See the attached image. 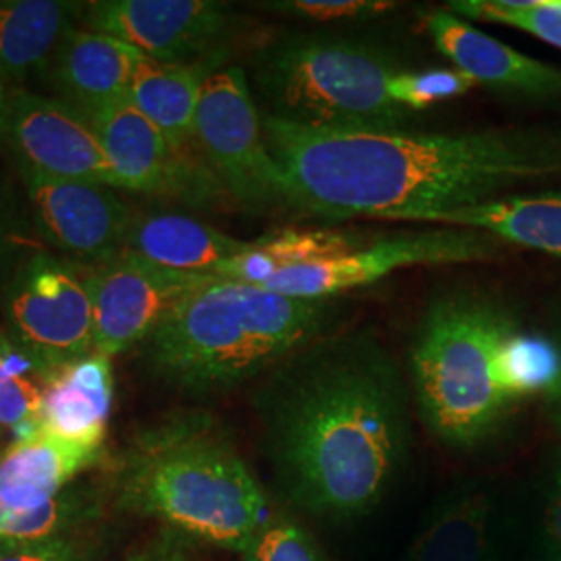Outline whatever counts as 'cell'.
Listing matches in <instances>:
<instances>
[{
    "instance_id": "obj_18",
    "label": "cell",
    "mask_w": 561,
    "mask_h": 561,
    "mask_svg": "<svg viewBox=\"0 0 561 561\" xmlns=\"http://www.w3.org/2000/svg\"><path fill=\"white\" fill-rule=\"evenodd\" d=\"M101 454L34 431L0 456V520L55 502Z\"/></svg>"
},
{
    "instance_id": "obj_6",
    "label": "cell",
    "mask_w": 561,
    "mask_h": 561,
    "mask_svg": "<svg viewBox=\"0 0 561 561\" xmlns=\"http://www.w3.org/2000/svg\"><path fill=\"white\" fill-rule=\"evenodd\" d=\"M400 71L396 57L379 46L300 34L262 50L254 81L266 117L306 129L400 131L410 111L387 94Z\"/></svg>"
},
{
    "instance_id": "obj_32",
    "label": "cell",
    "mask_w": 561,
    "mask_h": 561,
    "mask_svg": "<svg viewBox=\"0 0 561 561\" xmlns=\"http://www.w3.org/2000/svg\"><path fill=\"white\" fill-rule=\"evenodd\" d=\"M123 561H194L185 545V537L175 530H162L140 549L129 553Z\"/></svg>"
},
{
    "instance_id": "obj_30",
    "label": "cell",
    "mask_w": 561,
    "mask_h": 561,
    "mask_svg": "<svg viewBox=\"0 0 561 561\" xmlns=\"http://www.w3.org/2000/svg\"><path fill=\"white\" fill-rule=\"evenodd\" d=\"M271 11L310 21L366 20L398 9L389 0H287L266 4Z\"/></svg>"
},
{
    "instance_id": "obj_24",
    "label": "cell",
    "mask_w": 561,
    "mask_h": 561,
    "mask_svg": "<svg viewBox=\"0 0 561 561\" xmlns=\"http://www.w3.org/2000/svg\"><path fill=\"white\" fill-rule=\"evenodd\" d=\"M493 507L484 493H466L437 507L405 561H489Z\"/></svg>"
},
{
    "instance_id": "obj_33",
    "label": "cell",
    "mask_w": 561,
    "mask_h": 561,
    "mask_svg": "<svg viewBox=\"0 0 561 561\" xmlns=\"http://www.w3.org/2000/svg\"><path fill=\"white\" fill-rule=\"evenodd\" d=\"M547 533L561 558V466L556 474V484L547 505Z\"/></svg>"
},
{
    "instance_id": "obj_3",
    "label": "cell",
    "mask_w": 561,
    "mask_h": 561,
    "mask_svg": "<svg viewBox=\"0 0 561 561\" xmlns=\"http://www.w3.org/2000/svg\"><path fill=\"white\" fill-rule=\"evenodd\" d=\"M121 507L161 520L185 539L241 553L271 516L236 445L206 416L150 426L123 456Z\"/></svg>"
},
{
    "instance_id": "obj_29",
    "label": "cell",
    "mask_w": 561,
    "mask_h": 561,
    "mask_svg": "<svg viewBox=\"0 0 561 561\" xmlns=\"http://www.w3.org/2000/svg\"><path fill=\"white\" fill-rule=\"evenodd\" d=\"M243 561H327L312 537L285 514H271L241 551Z\"/></svg>"
},
{
    "instance_id": "obj_10",
    "label": "cell",
    "mask_w": 561,
    "mask_h": 561,
    "mask_svg": "<svg viewBox=\"0 0 561 561\" xmlns=\"http://www.w3.org/2000/svg\"><path fill=\"white\" fill-rule=\"evenodd\" d=\"M208 280L210 277L171 271L125 250L96 264L88 271L96 354L115 358L140 345L190 291Z\"/></svg>"
},
{
    "instance_id": "obj_2",
    "label": "cell",
    "mask_w": 561,
    "mask_h": 561,
    "mask_svg": "<svg viewBox=\"0 0 561 561\" xmlns=\"http://www.w3.org/2000/svg\"><path fill=\"white\" fill-rule=\"evenodd\" d=\"M271 456L306 512L350 520L381 502L410 443L400 375L377 341L347 337L304 356L268 416Z\"/></svg>"
},
{
    "instance_id": "obj_25",
    "label": "cell",
    "mask_w": 561,
    "mask_h": 561,
    "mask_svg": "<svg viewBox=\"0 0 561 561\" xmlns=\"http://www.w3.org/2000/svg\"><path fill=\"white\" fill-rule=\"evenodd\" d=\"M44 379L0 329V426L15 439L38 431Z\"/></svg>"
},
{
    "instance_id": "obj_11",
    "label": "cell",
    "mask_w": 561,
    "mask_h": 561,
    "mask_svg": "<svg viewBox=\"0 0 561 561\" xmlns=\"http://www.w3.org/2000/svg\"><path fill=\"white\" fill-rule=\"evenodd\" d=\"M85 119L101 138L119 190L187 202L208 201L225 192L204 162L178 150L129 99L111 102Z\"/></svg>"
},
{
    "instance_id": "obj_20",
    "label": "cell",
    "mask_w": 561,
    "mask_h": 561,
    "mask_svg": "<svg viewBox=\"0 0 561 561\" xmlns=\"http://www.w3.org/2000/svg\"><path fill=\"white\" fill-rule=\"evenodd\" d=\"M213 71L204 60L164 62L141 55L129 101L178 150L192 152L196 150V115L204 81Z\"/></svg>"
},
{
    "instance_id": "obj_4",
    "label": "cell",
    "mask_w": 561,
    "mask_h": 561,
    "mask_svg": "<svg viewBox=\"0 0 561 561\" xmlns=\"http://www.w3.org/2000/svg\"><path fill=\"white\" fill-rule=\"evenodd\" d=\"M329 308V298H289L250 283L210 279L167 314L144 341V352L181 389H227L300 354L319 335Z\"/></svg>"
},
{
    "instance_id": "obj_23",
    "label": "cell",
    "mask_w": 561,
    "mask_h": 561,
    "mask_svg": "<svg viewBox=\"0 0 561 561\" xmlns=\"http://www.w3.org/2000/svg\"><path fill=\"white\" fill-rule=\"evenodd\" d=\"M358 248L360 243L352 236L333 229H285L250 241L240 256L222 264L213 279L262 285L287 268L327 261Z\"/></svg>"
},
{
    "instance_id": "obj_19",
    "label": "cell",
    "mask_w": 561,
    "mask_h": 561,
    "mask_svg": "<svg viewBox=\"0 0 561 561\" xmlns=\"http://www.w3.org/2000/svg\"><path fill=\"white\" fill-rule=\"evenodd\" d=\"M250 241L183 215H141L129 222L123 250L164 268L215 277Z\"/></svg>"
},
{
    "instance_id": "obj_27",
    "label": "cell",
    "mask_w": 561,
    "mask_h": 561,
    "mask_svg": "<svg viewBox=\"0 0 561 561\" xmlns=\"http://www.w3.org/2000/svg\"><path fill=\"white\" fill-rule=\"evenodd\" d=\"M503 379L514 401L560 382L561 362L547 341L533 340L514 331L502 354Z\"/></svg>"
},
{
    "instance_id": "obj_9",
    "label": "cell",
    "mask_w": 561,
    "mask_h": 561,
    "mask_svg": "<svg viewBox=\"0 0 561 561\" xmlns=\"http://www.w3.org/2000/svg\"><path fill=\"white\" fill-rule=\"evenodd\" d=\"M491 238L479 231L439 229L400 236L352 250L327 261L287 268L264 280L262 289L289 298H331L350 289L373 285L391 273L416 264H456L484 261L493 254Z\"/></svg>"
},
{
    "instance_id": "obj_16",
    "label": "cell",
    "mask_w": 561,
    "mask_h": 561,
    "mask_svg": "<svg viewBox=\"0 0 561 561\" xmlns=\"http://www.w3.org/2000/svg\"><path fill=\"white\" fill-rule=\"evenodd\" d=\"M111 358L92 354L53 373L44 381L38 431L101 454L113 410Z\"/></svg>"
},
{
    "instance_id": "obj_22",
    "label": "cell",
    "mask_w": 561,
    "mask_h": 561,
    "mask_svg": "<svg viewBox=\"0 0 561 561\" xmlns=\"http://www.w3.org/2000/svg\"><path fill=\"white\" fill-rule=\"evenodd\" d=\"M412 222L454 225L484 231L524 248L561 256V194L541 198H503L421 215Z\"/></svg>"
},
{
    "instance_id": "obj_36",
    "label": "cell",
    "mask_w": 561,
    "mask_h": 561,
    "mask_svg": "<svg viewBox=\"0 0 561 561\" xmlns=\"http://www.w3.org/2000/svg\"><path fill=\"white\" fill-rule=\"evenodd\" d=\"M558 385H560V393H561V377H560V382H558Z\"/></svg>"
},
{
    "instance_id": "obj_17",
    "label": "cell",
    "mask_w": 561,
    "mask_h": 561,
    "mask_svg": "<svg viewBox=\"0 0 561 561\" xmlns=\"http://www.w3.org/2000/svg\"><path fill=\"white\" fill-rule=\"evenodd\" d=\"M140 50L108 34L73 27L53 57V80L67 104L83 117L129 99Z\"/></svg>"
},
{
    "instance_id": "obj_28",
    "label": "cell",
    "mask_w": 561,
    "mask_h": 561,
    "mask_svg": "<svg viewBox=\"0 0 561 561\" xmlns=\"http://www.w3.org/2000/svg\"><path fill=\"white\" fill-rule=\"evenodd\" d=\"M479 83L458 69L400 71L387 83V94L405 111H424L433 104L468 94Z\"/></svg>"
},
{
    "instance_id": "obj_14",
    "label": "cell",
    "mask_w": 561,
    "mask_h": 561,
    "mask_svg": "<svg viewBox=\"0 0 561 561\" xmlns=\"http://www.w3.org/2000/svg\"><path fill=\"white\" fill-rule=\"evenodd\" d=\"M20 169L38 227L59 250L94 266L123 252L134 215L108 187Z\"/></svg>"
},
{
    "instance_id": "obj_21",
    "label": "cell",
    "mask_w": 561,
    "mask_h": 561,
    "mask_svg": "<svg viewBox=\"0 0 561 561\" xmlns=\"http://www.w3.org/2000/svg\"><path fill=\"white\" fill-rule=\"evenodd\" d=\"M83 9L62 0H0V80L9 90L53 60Z\"/></svg>"
},
{
    "instance_id": "obj_34",
    "label": "cell",
    "mask_w": 561,
    "mask_h": 561,
    "mask_svg": "<svg viewBox=\"0 0 561 561\" xmlns=\"http://www.w3.org/2000/svg\"><path fill=\"white\" fill-rule=\"evenodd\" d=\"M11 92H13V90H9V85L0 80V144L7 141V121H9Z\"/></svg>"
},
{
    "instance_id": "obj_26",
    "label": "cell",
    "mask_w": 561,
    "mask_h": 561,
    "mask_svg": "<svg viewBox=\"0 0 561 561\" xmlns=\"http://www.w3.org/2000/svg\"><path fill=\"white\" fill-rule=\"evenodd\" d=\"M445 9L458 18L518 27L561 48V0H454Z\"/></svg>"
},
{
    "instance_id": "obj_12",
    "label": "cell",
    "mask_w": 561,
    "mask_h": 561,
    "mask_svg": "<svg viewBox=\"0 0 561 561\" xmlns=\"http://www.w3.org/2000/svg\"><path fill=\"white\" fill-rule=\"evenodd\" d=\"M7 141L20 164L42 175L119 190L117 173L96 129L65 101L13 90Z\"/></svg>"
},
{
    "instance_id": "obj_31",
    "label": "cell",
    "mask_w": 561,
    "mask_h": 561,
    "mask_svg": "<svg viewBox=\"0 0 561 561\" xmlns=\"http://www.w3.org/2000/svg\"><path fill=\"white\" fill-rule=\"evenodd\" d=\"M0 561H90V551L78 533H71L50 541L4 549L0 551Z\"/></svg>"
},
{
    "instance_id": "obj_8",
    "label": "cell",
    "mask_w": 561,
    "mask_h": 561,
    "mask_svg": "<svg viewBox=\"0 0 561 561\" xmlns=\"http://www.w3.org/2000/svg\"><path fill=\"white\" fill-rule=\"evenodd\" d=\"M196 150L236 201L248 206L287 204L283 175L264 140L261 111L240 67L215 69L204 81Z\"/></svg>"
},
{
    "instance_id": "obj_1",
    "label": "cell",
    "mask_w": 561,
    "mask_h": 561,
    "mask_svg": "<svg viewBox=\"0 0 561 561\" xmlns=\"http://www.w3.org/2000/svg\"><path fill=\"white\" fill-rule=\"evenodd\" d=\"M262 129L287 206L327 219L414 221L561 169L539 141L505 131H329L266 115Z\"/></svg>"
},
{
    "instance_id": "obj_5",
    "label": "cell",
    "mask_w": 561,
    "mask_h": 561,
    "mask_svg": "<svg viewBox=\"0 0 561 561\" xmlns=\"http://www.w3.org/2000/svg\"><path fill=\"white\" fill-rule=\"evenodd\" d=\"M516 324L489 301L447 296L421 322L410 370L426 426L451 447L486 439L516 403L502 354Z\"/></svg>"
},
{
    "instance_id": "obj_35",
    "label": "cell",
    "mask_w": 561,
    "mask_h": 561,
    "mask_svg": "<svg viewBox=\"0 0 561 561\" xmlns=\"http://www.w3.org/2000/svg\"><path fill=\"white\" fill-rule=\"evenodd\" d=\"M560 398H561V393H560ZM558 419H560V422H561V403H560V416H558Z\"/></svg>"
},
{
    "instance_id": "obj_13",
    "label": "cell",
    "mask_w": 561,
    "mask_h": 561,
    "mask_svg": "<svg viewBox=\"0 0 561 561\" xmlns=\"http://www.w3.org/2000/svg\"><path fill=\"white\" fill-rule=\"evenodd\" d=\"M83 23L134 46L144 57L194 62L227 34L231 13L213 0H101L85 4Z\"/></svg>"
},
{
    "instance_id": "obj_15",
    "label": "cell",
    "mask_w": 561,
    "mask_h": 561,
    "mask_svg": "<svg viewBox=\"0 0 561 561\" xmlns=\"http://www.w3.org/2000/svg\"><path fill=\"white\" fill-rule=\"evenodd\" d=\"M426 30L439 53L479 85L510 88L535 96L561 94V71L486 36L449 11H433Z\"/></svg>"
},
{
    "instance_id": "obj_7",
    "label": "cell",
    "mask_w": 561,
    "mask_h": 561,
    "mask_svg": "<svg viewBox=\"0 0 561 561\" xmlns=\"http://www.w3.org/2000/svg\"><path fill=\"white\" fill-rule=\"evenodd\" d=\"M7 335L46 381L60 368L96 354L88 271L36 254L7 291Z\"/></svg>"
}]
</instances>
